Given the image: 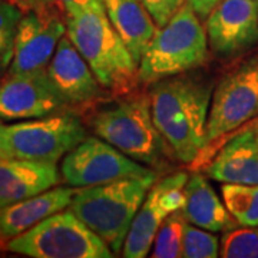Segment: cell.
Wrapping results in <instances>:
<instances>
[{
  "label": "cell",
  "instance_id": "26",
  "mask_svg": "<svg viewBox=\"0 0 258 258\" xmlns=\"http://www.w3.org/2000/svg\"><path fill=\"white\" fill-rule=\"evenodd\" d=\"M57 3L60 5L66 18L81 16L91 10L105 9L102 0H57Z\"/></svg>",
  "mask_w": 258,
  "mask_h": 258
},
{
  "label": "cell",
  "instance_id": "7",
  "mask_svg": "<svg viewBox=\"0 0 258 258\" xmlns=\"http://www.w3.org/2000/svg\"><path fill=\"white\" fill-rule=\"evenodd\" d=\"M6 249L32 258H112L115 254L71 208L62 210L6 242Z\"/></svg>",
  "mask_w": 258,
  "mask_h": 258
},
{
  "label": "cell",
  "instance_id": "20",
  "mask_svg": "<svg viewBox=\"0 0 258 258\" xmlns=\"http://www.w3.org/2000/svg\"><path fill=\"white\" fill-rule=\"evenodd\" d=\"M221 194L235 221L240 225L258 227V185L222 184Z\"/></svg>",
  "mask_w": 258,
  "mask_h": 258
},
{
  "label": "cell",
  "instance_id": "24",
  "mask_svg": "<svg viewBox=\"0 0 258 258\" xmlns=\"http://www.w3.org/2000/svg\"><path fill=\"white\" fill-rule=\"evenodd\" d=\"M182 257L185 258H217L220 255V240L210 231L185 222Z\"/></svg>",
  "mask_w": 258,
  "mask_h": 258
},
{
  "label": "cell",
  "instance_id": "17",
  "mask_svg": "<svg viewBox=\"0 0 258 258\" xmlns=\"http://www.w3.org/2000/svg\"><path fill=\"white\" fill-rule=\"evenodd\" d=\"M78 188L53 186L45 192L0 208V241L12 238L33 228L56 212L69 208Z\"/></svg>",
  "mask_w": 258,
  "mask_h": 258
},
{
  "label": "cell",
  "instance_id": "21",
  "mask_svg": "<svg viewBox=\"0 0 258 258\" xmlns=\"http://www.w3.org/2000/svg\"><path fill=\"white\" fill-rule=\"evenodd\" d=\"M184 214L181 210L172 212L159 227L151 249L154 258H179L182 257V240L185 227Z\"/></svg>",
  "mask_w": 258,
  "mask_h": 258
},
{
  "label": "cell",
  "instance_id": "15",
  "mask_svg": "<svg viewBox=\"0 0 258 258\" xmlns=\"http://www.w3.org/2000/svg\"><path fill=\"white\" fill-rule=\"evenodd\" d=\"M204 174L221 184L258 185V119L231 135L204 165Z\"/></svg>",
  "mask_w": 258,
  "mask_h": 258
},
{
  "label": "cell",
  "instance_id": "2",
  "mask_svg": "<svg viewBox=\"0 0 258 258\" xmlns=\"http://www.w3.org/2000/svg\"><path fill=\"white\" fill-rule=\"evenodd\" d=\"M88 123L96 137L152 169H162L174 159L154 122L148 93L131 92L103 102Z\"/></svg>",
  "mask_w": 258,
  "mask_h": 258
},
{
  "label": "cell",
  "instance_id": "30",
  "mask_svg": "<svg viewBox=\"0 0 258 258\" xmlns=\"http://www.w3.org/2000/svg\"><path fill=\"white\" fill-rule=\"evenodd\" d=\"M3 132H5V126H3V123L0 122V145H2V139H3Z\"/></svg>",
  "mask_w": 258,
  "mask_h": 258
},
{
  "label": "cell",
  "instance_id": "13",
  "mask_svg": "<svg viewBox=\"0 0 258 258\" xmlns=\"http://www.w3.org/2000/svg\"><path fill=\"white\" fill-rule=\"evenodd\" d=\"M46 71L71 112L93 108L108 95L68 35L60 39Z\"/></svg>",
  "mask_w": 258,
  "mask_h": 258
},
{
  "label": "cell",
  "instance_id": "10",
  "mask_svg": "<svg viewBox=\"0 0 258 258\" xmlns=\"http://www.w3.org/2000/svg\"><path fill=\"white\" fill-rule=\"evenodd\" d=\"M188 178V174L181 171L157 179L149 188L123 242V257L145 258L149 254L158 230L166 217L184 207V189Z\"/></svg>",
  "mask_w": 258,
  "mask_h": 258
},
{
  "label": "cell",
  "instance_id": "23",
  "mask_svg": "<svg viewBox=\"0 0 258 258\" xmlns=\"http://www.w3.org/2000/svg\"><path fill=\"white\" fill-rule=\"evenodd\" d=\"M220 244V255L224 258H258V228L234 227L224 232Z\"/></svg>",
  "mask_w": 258,
  "mask_h": 258
},
{
  "label": "cell",
  "instance_id": "18",
  "mask_svg": "<svg viewBox=\"0 0 258 258\" xmlns=\"http://www.w3.org/2000/svg\"><path fill=\"white\" fill-rule=\"evenodd\" d=\"M184 191L185 203L181 211L189 224L211 232L231 230L238 224L205 175L192 174L188 178Z\"/></svg>",
  "mask_w": 258,
  "mask_h": 258
},
{
  "label": "cell",
  "instance_id": "22",
  "mask_svg": "<svg viewBox=\"0 0 258 258\" xmlns=\"http://www.w3.org/2000/svg\"><path fill=\"white\" fill-rule=\"evenodd\" d=\"M25 10L16 2H0V69L10 66L19 23Z\"/></svg>",
  "mask_w": 258,
  "mask_h": 258
},
{
  "label": "cell",
  "instance_id": "8",
  "mask_svg": "<svg viewBox=\"0 0 258 258\" xmlns=\"http://www.w3.org/2000/svg\"><path fill=\"white\" fill-rule=\"evenodd\" d=\"M86 138V128L75 112L33 118L5 126L0 158L57 164Z\"/></svg>",
  "mask_w": 258,
  "mask_h": 258
},
{
  "label": "cell",
  "instance_id": "11",
  "mask_svg": "<svg viewBox=\"0 0 258 258\" xmlns=\"http://www.w3.org/2000/svg\"><path fill=\"white\" fill-rule=\"evenodd\" d=\"M205 30L218 59L247 55L258 43V0H222L205 20Z\"/></svg>",
  "mask_w": 258,
  "mask_h": 258
},
{
  "label": "cell",
  "instance_id": "32",
  "mask_svg": "<svg viewBox=\"0 0 258 258\" xmlns=\"http://www.w3.org/2000/svg\"><path fill=\"white\" fill-rule=\"evenodd\" d=\"M0 2H2V0H0Z\"/></svg>",
  "mask_w": 258,
  "mask_h": 258
},
{
  "label": "cell",
  "instance_id": "29",
  "mask_svg": "<svg viewBox=\"0 0 258 258\" xmlns=\"http://www.w3.org/2000/svg\"><path fill=\"white\" fill-rule=\"evenodd\" d=\"M15 2H16L19 6L25 10V12L30 9V0H15Z\"/></svg>",
  "mask_w": 258,
  "mask_h": 258
},
{
  "label": "cell",
  "instance_id": "4",
  "mask_svg": "<svg viewBox=\"0 0 258 258\" xmlns=\"http://www.w3.org/2000/svg\"><path fill=\"white\" fill-rule=\"evenodd\" d=\"M157 179L158 172H154L141 178L78 188L69 208L116 255L122 252L131 224Z\"/></svg>",
  "mask_w": 258,
  "mask_h": 258
},
{
  "label": "cell",
  "instance_id": "5",
  "mask_svg": "<svg viewBox=\"0 0 258 258\" xmlns=\"http://www.w3.org/2000/svg\"><path fill=\"white\" fill-rule=\"evenodd\" d=\"M258 119V50L241 59L214 88L203 151L192 164L205 165L222 144Z\"/></svg>",
  "mask_w": 258,
  "mask_h": 258
},
{
  "label": "cell",
  "instance_id": "3",
  "mask_svg": "<svg viewBox=\"0 0 258 258\" xmlns=\"http://www.w3.org/2000/svg\"><path fill=\"white\" fill-rule=\"evenodd\" d=\"M66 35L108 93L128 95L139 85L138 62L115 30L105 9L66 18Z\"/></svg>",
  "mask_w": 258,
  "mask_h": 258
},
{
  "label": "cell",
  "instance_id": "14",
  "mask_svg": "<svg viewBox=\"0 0 258 258\" xmlns=\"http://www.w3.org/2000/svg\"><path fill=\"white\" fill-rule=\"evenodd\" d=\"M64 35L66 22L55 9L26 10L19 23L9 74L46 69Z\"/></svg>",
  "mask_w": 258,
  "mask_h": 258
},
{
  "label": "cell",
  "instance_id": "31",
  "mask_svg": "<svg viewBox=\"0 0 258 258\" xmlns=\"http://www.w3.org/2000/svg\"><path fill=\"white\" fill-rule=\"evenodd\" d=\"M0 249H6V244L3 241H0Z\"/></svg>",
  "mask_w": 258,
  "mask_h": 258
},
{
  "label": "cell",
  "instance_id": "16",
  "mask_svg": "<svg viewBox=\"0 0 258 258\" xmlns=\"http://www.w3.org/2000/svg\"><path fill=\"white\" fill-rule=\"evenodd\" d=\"M60 179L56 164L0 158V208L45 192Z\"/></svg>",
  "mask_w": 258,
  "mask_h": 258
},
{
  "label": "cell",
  "instance_id": "19",
  "mask_svg": "<svg viewBox=\"0 0 258 258\" xmlns=\"http://www.w3.org/2000/svg\"><path fill=\"white\" fill-rule=\"evenodd\" d=\"M106 16L123 39L134 59L141 62L158 25L141 0H102Z\"/></svg>",
  "mask_w": 258,
  "mask_h": 258
},
{
  "label": "cell",
  "instance_id": "25",
  "mask_svg": "<svg viewBox=\"0 0 258 258\" xmlns=\"http://www.w3.org/2000/svg\"><path fill=\"white\" fill-rule=\"evenodd\" d=\"M141 2L151 13L155 23L161 28L175 15V12L182 6L185 0H141Z\"/></svg>",
  "mask_w": 258,
  "mask_h": 258
},
{
  "label": "cell",
  "instance_id": "27",
  "mask_svg": "<svg viewBox=\"0 0 258 258\" xmlns=\"http://www.w3.org/2000/svg\"><path fill=\"white\" fill-rule=\"evenodd\" d=\"M191 9L195 12V15L201 20H207V18L210 16L212 10L215 9V6L218 3H221L222 0H185Z\"/></svg>",
  "mask_w": 258,
  "mask_h": 258
},
{
  "label": "cell",
  "instance_id": "28",
  "mask_svg": "<svg viewBox=\"0 0 258 258\" xmlns=\"http://www.w3.org/2000/svg\"><path fill=\"white\" fill-rule=\"evenodd\" d=\"M56 0H30V9L47 10L55 9Z\"/></svg>",
  "mask_w": 258,
  "mask_h": 258
},
{
  "label": "cell",
  "instance_id": "9",
  "mask_svg": "<svg viewBox=\"0 0 258 258\" xmlns=\"http://www.w3.org/2000/svg\"><path fill=\"white\" fill-rule=\"evenodd\" d=\"M154 172L157 171L129 158L99 137H88L64 155L60 165L62 181L75 188L109 184L125 178H141Z\"/></svg>",
  "mask_w": 258,
  "mask_h": 258
},
{
  "label": "cell",
  "instance_id": "12",
  "mask_svg": "<svg viewBox=\"0 0 258 258\" xmlns=\"http://www.w3.org/2000/svg\"><path fill=\"white\" fill-rule=\"evenodd\" d=\"M68 109L46 69L8 74L0 82V119H32Z\"/></svg>",
  "mask_w": 258,
  "mask_h": 258
},
{
  "label": "cell",
  "instance_id": "6",
  "mask_svg": "<svg viewBox=\"0 0 258 258\" xmlns=\"http://www.w3.org/2000/svg\"><path fill=\"white\" fill-rule=\"evenodd\" d=\"M208 59V37L201 19L184 2L158 29L139 62V83L151 85L203 66Z\"/></svg>",
  "mask_w": 258,
  "mask_h": 258
},
{
  "label": "cell",
  "instance_id": "1",
  "mask_svg": "<svg viewBox=\"0 0 258 258\" xmlns=\"http://www.w3.org/2000/svg\"><path fill=\"white\" fill-rule=\"evenodd\" d=\"M214 83L188 71L149 85L152 116L171 157L192 165L203 151Z\"/></svg>",
  "mask_w": 258,
  "mask_h": 258
}]
</instances>
